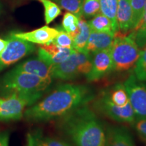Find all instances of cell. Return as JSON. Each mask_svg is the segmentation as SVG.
I'll list each match as a JSON object with an SVG mask.
<instances>
[{
    "label": "cell",
    "mask_w": 146,
    "mask_h": 146,
    "mask_svg": "<svg viewBox=\"0 0 146 146\" xmlns=\"http://www.w3.org/2000/svg\"><path fill=\"white\" fill-rule=\"evenodd\" d=\"M100 13L106 16L112 23L113 30L115 33L118 32L116 22V11L118 7V0H100Z\"/></svg>",
    "instance_id": "cell-19"
},
{
    "label": "cell",
    "mask_w": 146,
    "mask_h": 146,
    "mask_svg": "<svg viewBox=\"0 0 146 146\" xmlns=\"http://www.w3.org/2000/svg\"><path fill=\"white\" fill-rule=\"evenodd\" d=\"M137 30H146V14L142 16L140 21L139 22L137 26L135 27V29L133 31Z\"/></svg>",
    "instance_id": "cell-32"
},
{
    "label": "cell",
    "mask_w": 146,
    "mask_h": 146,
    "mask_svg": "<svg viewBox=\"0 0 146 146\" xmlns=\"http://www.w3.org/2000/svg\"><path fill=\"white\" fill-rule=\"evenodd\" d=\"M27 146H33L32 145V137L31 134H28L27 135Z\"/></svg>",
    "instance_id": "cell-35"
},
{
    "label": "cell",
    "mask_w": 146,
    "mask_h": 146,
    "mask_svg": "<svg viewBox=\"0 0 146 146\" xmlns=\"http://www.w3.org/2000/svg\"><path fill=\"white\" fill-rule=\"evenodd\" d=\"M74 50L58 46L52 42L40 47L38 50V58L52 67L66 60Z\"/></svg>",
    "instance_id": "cell-11"
},
{
    "label": "cell",
    "mask_w": 146,
    "mask_h": 146,
    "mask_svg": "<svg viewBox=\"0 0 146 146\" xmlns=\"http://www.w3.org/2000/svg\"><path fill=\"white\" fill-rule=\"evenodd\" d=\"M140 51L133 31L128 35L116 33L110 48L113 71L125 72L133 69L139 57Z\"/></svg>",
    "instance_id": "cell-3"
},
{
    "label": "cell",
    "mask_w": 146,
    "mask_h": 146,
    "mask_svg": "<svg viewBox=\"0 0 146 146\" xmlns=\"http://www.w3.org/2000/svg\"><path fill=\"white\" fill-rule=\"evenodd\" d=\"M91 102L97 112L118 123L132 125L136 118L131 102L124 107L118 106L109 100L104 91L98 96H96Z\"/></svg>",
    "instance_id": "cell-7"
},
{
    "label": "cell",
    "mask_w": 146,
    "mask_h": 146,
    "mask_svg": "<svg viewBox=\"0 0 146 146\" xmlns=\"http://www.w3.org/2000/svg\"><path fill=\"white\" fill-rule=\"evenodd\" d=\"M32 137V145L33 146H45L42 143L41 140L39 139V138L38 137V136L36 135L35 133L34 134H31Z\"/></svg>",
    "instance_id": "cell-33"
},
{
    "label": "cell",
    "mask_w": 146,
    "mask_h": 146,
    "mask_svg": "<svg viewBox=\"0 0 146 146\" xmlns=\"http://www.w3.org/2000/svg\"><path fill=\"white\" fill-rule=\"evenodd\" d=\"M114 36V33L91 31L86 47V52L92 54L100 51L110 49Z\"/></svg>",
    "instance_id": "cell-15"
},
{
    "label": "cell",
    "mask_w": 146,
    "mask_h": 146,
    "mask_svg": "<svg viewBox=\"0 0 146 146\" xmlns=\"http://www.w3.org/2000/svg\"><path fill=\"white\" fill-rule=\"evenodd\" d=\"M78 27V31L72 38L73 49L77 52H86L87 44L91 30L88 22L82 18H79Z\"/></svg>",
    "instance_id": "cell-17"
},
{
    "label": "cell",
    "mask_w": 146,
    "mask_h": 146,
    "mask_svg": "<svg viewBox=\"0 0 146 146\" xmlns=\"http://www.w3.org/2000/svg\"><path fill=\"white\" fill-rule=\"evenodd\" d=\"M36 135L41 140L42 143L45 146H71L70 144L63 140L52 137L43 136L41 131H38L35 132Z\"/></svg>",
    "instance_id": "cell-28"
},
{
    "label": "cell",
    "mask_w": 146,
    "mask_h": 146,
    "mask_svg": "<svg viewBox=\"0 0 146 146\" xmlns=\"http://www.w3.org/2000/svg\"><path fill=\"white\" fill-rule=\"evenodd\" d=\"M133 71V74L138 81L146 83V46L140 51L139 57Z\"/></svg>",
    "instance_id": "cell-23"
},
{
    "label": "cell",
    "mask_w": 146,
    "mask_h": 146,
    "mask_svg": "<svg viewBox=\"0 0 146 146\" xmlns=\"http://www.w3.org/2000/svg\"><path fill=\"white\" fill-rule=\"evenodd\" d=\"M136 117H146V83L131 74L124 82Z\"/></svg>",
    "instance_id": "cell-9"
},
{
    "label": "cell",
    "mask_w": 146,
    "mask_h": 146,
    "mask_svg": "<svg viewBox=\"0 0 146 146\" xmlns=\"http://www.w3.org/2000/svg\"><path fill=\"white\" fill-rule=\"evenodd\" d=\"M91 55L92 66L85 77L89 82L98 81L113 71L110 49L100 51Z\"/></svg>",
    "instance_id": "cell-10"
},
{
    "label": "cell",
    "mask_w": 146,
    "mask_h": 146,
    "mask_svg": "<svg viewBox=\"0 0 146 146\" xmlns=\"http://www.w3.org/2000/svg\"><path fill=\"white\" fill-rule=\"evenodd\" d=\"M60 128L75 146L105 145L106 129L88 105L62 118Z\"/></svg>",
    "instance_id": "cell-2"
},
{
    "label": "cell",
    "mask_w": 146,
    "mask_h": 146,
    "mask_svg": "<svg viewBox=\"0 0 146 146\" xmlns=\"http://www.w3.org/2000/svg\"><path fill=\"white\" fill-rule=\"evenodd\" d=\"M99 13H100V0H83L82 17L88 19Z\"/></svg>",
    "instance_id": "cell-25"
},
{
    "label": "cell",
    "mask_w": 146,
    "mask_h": 146,
    "mask_svg": "<svg viewBox=\"0 0 146 146\" xmlns=\"http://www.w3.org/2000/svg\"><path fill=\"white\" fill-rule=\"evenodd\" d=\"M56 3L78 18H82L83 0H53Z\"/></svg>",
    "instance_id": "cell-24"
},
{
    "label": "cell",
    "mask_w": 146,
    "mask_h": 146,
    "mask_svg": "<svg viewBox=\"0 0 146 146\" xmlns=\"http://www.w3.org/2000/svg\"><path fill=\"white\" fill-rule=\"evenodd\" d=\"M96 96L94 89L86 85L61 84L41 101L25 110L23 116L32 123L62 118L78 108L88 105Z\"/></svg>",
    "instance_id": "cell-1"
},
{
    "label": "cell",
    "mask_w": 146,
    "mask_h": 146,
    "mask_svg": "<svg viewBox=\"0 0 146 146\" xmlns=\"http://www.w3.org/2000/svg\"><path fill=\"white\" fill-rule=\"evenodd\" d=\"M88 24L91 31L115 34L110 20L102 13L98 14L91 18Z\"/></svg>",
    "instance_id": "cell-20"
},
{
    "label": "cell",
    "mask_w": 146,
    "mask_h": 146,
    "mask_svg": "<svg viewBox=\"0 0 146 146\" xmlns=\"http://www.w3.org/2000/svg\"><path fill=\"white\" fill-rule=\"evenodd\" d=\"M104 146H135L130 131L123 126H109L106 129Z\"/></svg>",
    "instance_id": "cell-14"
},
{
    "label": "cell",
    "mask_w": 146,
    "mask_h": 146,
    "mask_svg": "<svg viewBox=\"0 0 146 146\" xmlns=\"http://www.w3.org/2000/svg\"><path fill=\"white\" fill-rule=\"evenodd\" d=\"M9 136L8 132L0 133V146H8Z\"/></svg>",
    "instance_id": "cell-31"
},
{
    "label": "cell",
    "mask_w": 146,
    "mask_h": 146,
    "mask_svg": "<svg viewBox=\"0 0 146 146\" xmlns=\"http://www.w3.org/2000/svg\"><path fill=\"white\" fill-rule=\"evenodd\" d=\"M132 125L139 137L146 142V117H136Z\"/></svg>",
    "instance_id": "cell-29"
},
{
    "label": "cell",
    "mask_w": 146,
    "mask_h": 146,
    "mask_svg": "<svg viewBox=\"0 0 146 146\" xmlns=\"http://www.w3.org/2000/svg\"><path fill=\"white\" fill-rule=\"evenodd\" d=\"M129 2L133 11V23L134 29L143 16L146 0H129Z\"/></svg>",
    "instance_id": "cell-26"
},
{
    "label": "cell",
    "mask_w": 146,
    "mask_h": 146,
    "mask_svg": "<svg viewBox=\"0 0 146 146\" xmlns=\"http://www.w3.org/2000/svg\"><path fill=\"white\" fill-rule=\"evenodd\" d=\"M8 43V40H4L0 38V56L6 48L7 45Z\"/></svg>",
    "instance_id": "cell-34"
},
{
    "label": "cell",
    "mask_w": 146,
    "mask_h": 146,
    "mask_svg": "<svg viewBox=\"0 0 146 146\" xmlns=\"http://www.w3.org/2000/svg\"><path fill=\"white\" fill-rule=\"evenodd\" d=\"M104 91L109 100L118 106L124 107L130 103L129 95L123 83L116 84Z\"/></svg>",
    "instance_id": "cell-18"
},
{
    "label": "cell",
    "mask_w": 146,
    "mask_h": 146,
    "mask_svg": "<svg viewBox=\"0 0 146 146\" xmlns=\"http://www.w3.org/2000/svg\"><path fill=\"white\" fill-rule=\"evenodd\" d=\"M59 33L58 29L44 26L29 32L12 33V35L32 43L46 45L52 43Z\"/></svg>",
    "instance_id": "cell-12"
},
{
    "label": "cell",
    "mask_w": 146,
    "mask_h": 146,
    "mask_svg": "<svg viewBox=\"0 0 146 146\" xmlns=\"http://www.w3.org/2000/svg\"><path fill=\"white\" fill-rule=\"evenodd\" d=\"M0 10H1V5H0Z\"/></svg>",
    "instance_id": "cell-37"
},
{
    "label": "cell",
    "mask_w": 146,
    "mask_h": 146,
    "mask_svg": "<svg viewBox=\"0 0 146 146\" xmlns=\"http://www.w3.org/2000/svg\"><path fill=\"white\" fill-rule=\"evenodd\" d=\"M50 84L39 76L12 69L0 79V93L9 95L12 93L44 92Z\"/></svg>",
    "instance_id": "cell-4"
},
{
    "label": "cell",
    "mask_w": 146,
    "mask_h": 146,
    "mask_svg": "<svg viewBox=\"0 0 146 146\" xmlns=\"http://www.w3.org/2000/svg\"><path fill=\"white\" fill-rule=\"evenodd\" d=\"M146 14V3H145V7H144V10H143V16L145 15Z\"/></svg>",
    "instance_id": "cell-36"
},
{
    "label": "cell",
    "mask_w": 146,
    "mask_h": 146,
    "mask_svg": "<svg viewBox=\"0 0 146 146\" xmlns=\"http://www.w3.org/2000/svg\"><path fill=\"white\" fill-rule=\"evenodd\" d=\"M43 94V92L12 93L0 98V120L21 119L26 108L35 104Z\"/></svg>",
    "instance_id": "cell-6"
},
{
    "label": "cell",
    "mask_w": 146,
    "mask_h": 146,
    "mask_svg": "<svg viewBox=\"0 0 146 146\" xmlns=\"http://www.w3.org/2000/svg\"><path fill=\"white\" fill-rule=\"evenodd\" d=\"M116 22L118 32L125 33L133 31V11L129 0H118Z\"/></svg>",
    "instance_id": "cell-16"
},
{
    "label": "cell",
    "mask_w": 146,
    "mask_h": 146,
    "mask_svg": "<svg viewBox=\"0 0 146 146\" xmlns=\"http://www.w3.org/2000/svg\"><path fill=\"white\" fill-rule=\"evenodd\" d=\"M42 3L45 9V21L47 25L50 24L62 13L61 9L57 3L52 0H36Z\"/></svg>",
    "instance_id": "cell-21"
},
{
    "label": "cell",
    "mask_w": 146,
    "mask_h": 146,
    "mask_svg": "<svg viewBox=\"0 0 146 146\" xmlns=\"http://www.w3.org/2000/svg\"><path fill=\"white\" fill-rule=\"evenodd\" d=\"M6 48L0 56V71L19 61L35 50L32 43L10 34Z\"/></svg>",
    "instance_id": "cell-8"
},
{
    "label": "cell",
    "mask_w": 146,
    "mask_h": 146,
    "mask_svg": "<svg viewBox=\"0 0 146 146\" xmlns=\"http://www.w3.org/2000/svg\"><path fill=\"white\" fill-rule=\"evenodd\" d=\"M91 66L92 57L91 54L74 50L66 60L52 66V78L69 81L81 75L86 76L91 70Z\"/></svg>",
    "instance_id": "cell-5"
},
{
    "label": "cell",
    "mask_w": 146,
    "mask_h": 146,
    "mask_svg": "<svg viewBox=\"0 0 146 146\" xmlns=\"http://www.w3.org/2000/svg\"><path fill=\"white\" fill-rule=\"evenodd\" d=\"M79 18L74 14L68 12H66L63 16L62 28L72 37V39L78 31Z\"/></svg>",
    "instance_id": "cell-22"
},
{
    "label": "cell",
    "mask_w": 146,
    "mask_h": 146,
    "mask_svg": "<svg viewBox=\"0 0 146 146\" xmlns=\"http://www.w3.org/2000/svg\"><path fill=\"white\" fill-rule=\"evenodd\" d=\"M52 67L37 57L19 64L16 67H14L13 70L18 72L34 74L52 83L53 79L52 76Z\"/></svg>",
    "instance_id": "cell-13"
},
{
    "label": "cell",
    "mask_w": 146,
    "mask_h": 146,
    "mask_svg": "<svg viewBox=\"0 0 146 146\" xmlns=\"http://www.w3.org/2000/svg\"><path fill=\"white\" fill-rule=\"evenodd\" d=\"M134 33L135 40L140 50L146 46V30L131 31Z\"/></svg>",
    "instance_id": "cell-30"
},
{
    "label": "cell",
    "mask_w": 146,
    "mask_h": 146,
    "mask_svg": "<svg viewBox=\"0 0 146 146\" xmlns=\"http://www.w3.org/2000/svg\"><path fill=\"white\" fill-rule=\"evenodd\" d=\"M57 29L59 31V33L56 36V37L53 40L52 43L62 47L73 49V42L72 37L62 28V27H58Z\"/></svg>",
    "instance_id": "cell-27"
}]
</instances>
